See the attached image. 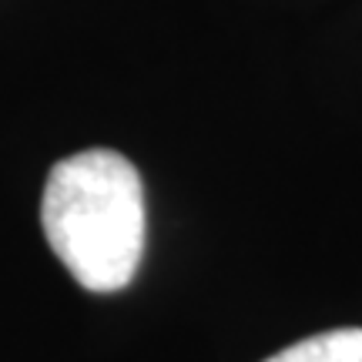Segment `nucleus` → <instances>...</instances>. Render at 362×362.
<instances>
[{"label": "nucleus", "mask_w": 362, "mask_h": 362, "mask_svg": "<svg viewBox=\"0 0 362 362\" xmlns=\"http://www.w3.org/2000/svg\"><path fill=\"white\" fill-rule=\"evenodd\" d=\"M51 252L88 292H121L144 255V185L111 148L57 161L40 198Z\"/></svg>", "instance_id": "f257e3e1"}, {"label": "nucleus", "mask_w": 362, "mask_h": 362, "mask_svg": "<svg viewBox=\"0 0 362 362\" xmlns=\"http://www.w3.org/2000/svg\"><path fill=\"white\" fill-rule=\"evenodd\" d=\"M265 362H362V329H329L285 346Z\"/></svg>", "instance_id": "f03ea898"}]
</instances>
